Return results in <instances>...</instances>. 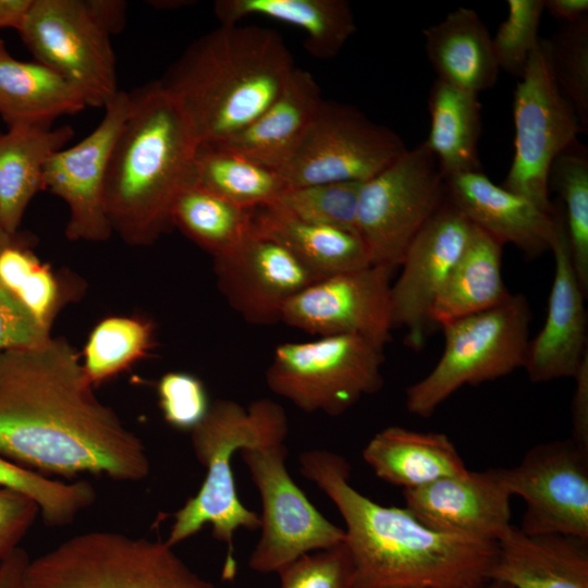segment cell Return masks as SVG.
I'll use <instances>...</instances> for the list:
<instances>
[{
    "label": "cell",
    "mask_w": 588,
    "mask_h": 588,
    "mask_svg": "<svg viewBox=\"0 0 588 588\" xmlns=\"http://www.w3.org/2000/svg\"><path fill=\"white\" fill-rule=\"evenodd\" d=\"M507 17L492 37L493 52L500 71L520 78L529 56L536 47L543 0H509Z\"/></svg>",
    "instance_id": "40"
},
{
    "label": "cell",
    "mask_w": 588,
    "mask_h": 588,
    "mask_svg": "<svg viewBox=\"0 0 588 588\" xmlns=\"http://www.w3.org/2000/svg\"><path fill=\"white\" fill-rule=\"evenodd\" d=\"M363 458L380 479L403 490L467 470L446 434L399 426L377 432L364 448Z\"/></svg>",
    "instance_id": "26"
},
{
    "label": "cell",
    "mask_w": 588,
    "mask_h": 588,
    "mask_svg": "<svg viewBox=\"0 0 588 588\" xmlns=\"http://www.w3.org/2000/svg\"><path fill=\"white\" fill-rule=\"evenodd\" d=\"M287 428L283 407L269 399L254 401L248 409L231 400L211 404L192 430L193 450L206 477L198 492L173 515L166 542L173 547L210 524L213 538L228 548L223 577L232 578L236 569L234 534L241 527L259 529L260 516L238 499L231 461L236 451L284 442Z\"/></svg>",
    "instance_id": "5"
},
{
    "label": "cell",
    "mask_w": 588,
    "mask_h": 588,
    "mask_svg": "<svg viewBox=\"0 0 588 588\" xmlns=\"http://www.w3.org/2000/svg\"><path fill=\"white\" fill-rule=\"evenodd\" d=\"M38 513L33 499L0 486V561L17 549Z\"/></svg>",
    "instance_id": "44"
},
{
    "label": "cell",
    "mask_w": 588,
    "mask_h": 588,
    "mask_svg": "<svg viewBox=\"0 0 588 588\" xmlns=\"http://www.w3.org/2000/svg\"><path fill=\"white\" fill-rule=\"evenodd\" d=\"M322 100L314 75L295 68L281 94L258 119L213 147L278 170L299 144Z\"/></svg>",
    "instance_id": "23"
},
{
    "label": "cell",
    "mask_w": 588,
    "mask_h": 588,
    "mask_svg": "<svg viewBox=\"0 0 588 588\" xmlns=\"http://www.w3.org/2000/svg\"><path fill=\"white\" fill-rule=\"evenodd\" d=\"M383 350L354 335L277 346L266 372L270 390L307 413L339 416L383 385Z\"/></svg>",
    "instance_id": "8"
},
{
    "label": "cell",
    "mask_w": 588,
    "mask_h": 588,
    "mask_svg": "<svg viewBox=\"0 0 588 588\" xmlns=\"http://www.w3.org/2000/svg\"><path fill=\"white\" fill-rule=\"evenodd\" d=\"M155 327L142 317L110 316L91 330L84 348V371L93 385L120 373L152 348Z\"/></svg>",
    "instance_id": "36"
},
{
    "label": "cell",
    "mask_w": 588,
    "mask_h": 588,
    "mask_svg": "<svg viewBox=\"0 0 588 588\" xmlns=\"http://www.w3.org/2000/svg\"><path fill=\"white\" fill-rule=\"evenodd\" d=\"M130 98L109 160L105 201L113 233L128 245L149 246L173 228V207L194 185L199 144L159 81Z\"/></svg>",
    "instance_id": "4"
},
{
    "label": "cell",
    "mask_w": 588,
    "mask_h": 588,
    "mask_svg": "<svg viewBox=\"0 0 588 588\" xmlns=\"http://www.w3.org/2000/svg\"><path fill=\"white\" fill-rule=\"evenodd\" d=\"M0 282L49 331L72 295L66 283L40 261L17 232L0 244Z\"/></svg>",
    "instance_id": "34"
},
{
    "label": "cell",
    "mask_w": 588,
    "mask_h": 588,
    "mask_svg": "<svg viewBox=\"0 0 588 588\" xmlns=\"http://www.w3.org/2000/svg\"><path fill=\"white\" fill-rule=\"evenodd\" d=\"M405 507L427 526L498 542L511 527V492L500 468L465 470L403 490Z\"/></svg>",
    "instance_id": "19"
},
{
    "label": "cell",
    "mask_w": 588,
    "mask_h": 588,
    "mask_svg": "<svg viewBox=\"0 0 588 588\" xmlns=\"http://www.w3.org/2000/svg\"><path fill=\"white\" fill-rule=\"evenodd\" d=\"M548 40L558 86L588 133V15L565 23Z\"/></svg>",
    "instance_id": "39"
},
{
    "label": "cell",
    "mask_w": 588,
    "mask_h": 588,
    "mask_svg": "<svg viewBox=\"0 0 588 588\" xmlns=\"http://www.w3.org/2000/svg\"><path fill=\"white\" fill-rule=\"evenodd\" d=\"M277 574L280 588H359L355 564L344 542L304 554Z\"/></svg>",
    "instance_id": "41"
},
{
    "label": "cell",
    "mask_w": 588,
    "mask_h": 588,
    "mask_svg": "<svg viewBox=\"0 0 588 588\" xmlns=\"http://www.w3.org/2000/svg\"><path fill=\"white\" fill-rule=\"evenodd\" d=\"M172 548L161 540L88 531L29 560L22 588H216Z\"/></svg>",
    "instance_id": "6"
},
{
    "label": "cell",
    "mask_w": 588,
    "mask_h": 588,
    "mask_svg": "<svg viewBox=\"0 0 588 588\" xmlns=\"http://www.w3.org/2000/svg\"><path fill=\"white\" fill-rule=\"evenodd\" d=\"M444 198V179L425 142L363 182L356 230L370 264L396 269Z\"/></svg>",
    "instance_id": "11"
},
{
    "label": "cell",
    "mask_w": 588,
    "mask_h": 588,
    "mask_svg": "<svg viewBox=\"0 0 588 588\" xmlns=\"http://www.w3.org/2000/svg\"><path fill=\"white\" fill-rule=\"evenodd\" d=\"M130 93L119 90L103 108L98 125L83 139L56 152L44 172V191L69 209L70 241L105 242L113 234L105 201V185L114 142L127 117Z\"/></svg>",
    "instance_id": "16"
},
{
    "label": "cell",
    "mask_w": 588,
    "mask_h": 588,
    "mask_svg": "<svg viewBox=\"0 0 588 588\" xmlns=\"http://www.w3.org/2000/svg\"><path fill=\"white\" fill-rule=\"evenodd\" d=\"M445 197L476 228L502 245L535 258L550 249L558 231L556 206L541 210L527 198L494 184L482 171L444 180Z\"/></svg>",
    "instance_id": "21"
},
{
    "label": "cell",
    "mask_w": 588,
    "mask_h": 588,
    "mask_svg": "<svg viewBox=\"0 0 588 588\" xmlns=\"http://www.w3.org/2000/svg\"><path fill=\"white\" fill-rule=\"evenodd\" d=\"M363 182H332L286 188L272 205L311 223L357 234L356 217Z\"/></svg>",
    "instance_id": "38"
},
{
    "label": "cell",
    "mask_w": 588,
    "mask_h": 588,
    "mask_svg": "<svg viewBox=\"0 0 588 588\" xmlns=\"http://www.w3.org/2000/svg\"><path fill=\"white\" fill-rule=\"evenodd\" d=\"M295 68L275 30L220 24L195 39L159 82L180 106L199 146H213L258 119Z\"/></svg>",
    "instance_id": "3"
},
{
    "label": "cell",
    "mask_w": 588,
    "mask_h": 588,
    "mask_svg": "<svg viewBox=\"0 0 588 588\" xmlns=\"http://www.w3.org/2000/svg\"><path fill=\"white\" fill-rule=\"evenodd\" d=\"M0 486L16 490L39 506L49 526H65L83 510L94 504L96 491L86 480L66 483L50 479L0 455Z\"/></svg>",
    "instance_id": "37"
},
{
    "label": "cell",
    "mask_w": 588,
    "mask_h": 588,
    "mask_svg": "<svg viewBox=\"0 0 588 588\" xmlns=\"http://www.w3.org/2000/svg\"><path fill=\"white\" fill-rule=\"evenodd\" d=\"M159 406L166 421L181 430H193L210 407L204 383L195 376L171 371L157 385Z\"/></svg>",
    "instance_id": "42"
},
{
    "label": "cell",
    "mask_w": 588,
    "mask_h": 588,
    "mask_svg": "<svg viewBox=\"0 0 588 588\" xmlns=\"http://www.w3.org/2000/svg\"><path fill=\"white\" fill-rule=\"evenodd\" d=\"M395 269L369 265L317 280L285 305L281 321L321 336L354 335L383 350L391 340V278Z\"/></svg>",
    "instance_id": "15"
},
{
    "label": "cell",
    "mask_w": 588,
    "mask_h": 588,
    "mask_svg": "<svg viewBox=\"0 0 588 588\" xmlns=\"http://www.w3.org/2000/svg\"><path fill=\"white\" fill-rule=\"evenodd\" d=\"M500 469L512 497L526 504L522 531L588 539L587 450L572 439L540 443L519 464Z\"/></svg>",
    "instance_id": "14"
},
{
    "label": "cell",
    "mask_w": 588,
    "mask_h": 588,
    "mask_svg": "<svg viewBox=\"0 0 588 588\" xmlns=\"http://www.w3.org/2000/svg\"><path fill=\"white\" fill-rule=\"evenodd\" d=\"M551 252L554 277L544 323L529 341L524 368L531 382L574 378L587 351V315L584 292L575 272L561 206Z\"/></svg>",
    "instance_id": "20"
},
{
    "label": "cell",
    "mask_w": 588,
    "mask_h": 588,
    "mask_svg": "<svg viewBox=\"0 0 588 588\" xmlns=\"http://www.w3.org/2000/svg\"><path fill=\"white\" fill-rule=\"evenodd\" d=\"M473 588H514V587L502 581L487 579Z\"/></svg>",
    "instance_id": "49"
},
{
    "label": "cell",
    "mask_w": 588,
    "mask_h": 588,
    "mask_svg": "<svg viewBox=\"0 0 588 588\" xmlns=\"http://www.w3.org/2000/svg\"><path fill=\"white\" fill-rule=\"evenodd\" d=\"M406 149L392 128L353 106L323 99L299 144L277 171L287 188L365 182Z\"/></svg>",
    "instance_id": "12"
},
{
    "label": "cell",
    "mask_w": 588,
    "mask_h": 588,
    "mask_svg": "<svg viewBox=\"0 0 588 588\" xmlns=\"http://www.w3.org/2000/svg\"><path fill=\"white\" fill-rule=\"evenodd\" d=\"M194 185L246 210L274 204L287 188L277 170L213 146H199Z\"/></svg>",
    "instance_id": "32"
},
{
    "label": "cell",
    "mask_w": 588,
    "mask_h": 588,
    "mask_svg": "<svg viewBox=\"0 0 588 588\" xmlns=\"http://www.w3.org/2000/svg\"><path fill=\"white\" fill-rule=\"evenodd\" d=\"M33 0H0V29L19 30L32 5Z\"/></svg>",
    "instance_id": "48"
},
{
    "label": "cell",
    "mask_w": 588,
    "mask_h": 588,
    "mask_svg": "<svg viewBox=\"0 0 588 588\" xmlns=\"http://www.w3.org/2000/svg\"><path fill=\"white\" fill-rule=\"evenodd\" d=\"M531 309L523 294L441 327L442 355L433 369L406 389L409 413L429 418L453 393L524 367Z\"/></svg>",
    "instance_id": "7"
},
{
    "label": "cell",
    "mask_w": 588,
    "mask_h": 588,
    "mask_svg": "<svg viewBox=\"0 0 588 588\" xmlns=\"http://www.w3.org/2000/svg\"><path fill=\"white\" fill-rule=\"evenodd\" d=\"M252 211L192 185L177 198L172 211V224L217 258L234 249L249 235Z\"/></svg>",
    "instance_id": "33"
},
{
    "label": "cell",
    "mask_w": 588,
    "mask_h": 588,
    "mask_svg": "<svg viewBox=\"0 0 588 588\" xmlns=\"http://www.w3.org/2000/svg\"><path fill=\"white\" fill-rule=\"evenodd\" d=\"M549 187L561 197V209L578 281L588 293V154L577 140L553 162Z\"/></svg>",
    "instance_id": "35"
},
{
    "label": "cell",
    "mask_w": 588,
    "mask_h": 588,
    "mask_svg": "<svg viewBox=\"0 0 588 588\" xmlns=\"http://www.w3.org/2000/svg\"><path fill=\"white\" fill-rule=\"evenodd\" d=\"M497 543L488 579L514 588H588V539L528 535L511 525Z\"/></svg>",
    "instance_id": "22"
},
{
    "label": "cell",
    "mask_w": 588,
    "mask_h": 588,
    "mask_svg": "<svg viewBox=\"0 0 588 588\" xmlns=\"http://www.w3.org/2000/svg\"><path fill=\"white\" fill-rule=\"evenodd\" d=\"M238 452L262 502L261 534L248 560L250 569L278 573L304 554L344 542V529L328 520L290 476L284 442Z\"/></svg>",
    "instance_id": "13"
},
{
    "label": "cell",
    "mask_w": 588,
    "mask_h": 588,
    "mask_svg": "<svg viewBox=\"0 0 588 588\" xmlns=\"http://www.w3.org/2000/svg\"><path fill=\"white\" fill-rule=\"evenodd\" d=\"M213 13L222 25L260 15L296 26L308 53L322 60L336 57L357 29L346 0H217Z\"/></svg>",
    "instance_id": "30"
},
{
    "label": "cell",
    "mask_w": 588,
    "mask_h": 588,
    "mask_svg": "<svg viewBox=\"0 0 588 588\" xmlns=\"http://www.w3.org/2000/svg\"><path fill=\"white\" fill-rule=\"evenodd\" d=\"M63 338L0 353V455L35 471L119 481L150 470L143 441L96 396Z\"/></svg>",
    "instance_id": "1"
},
{
    "label": "cell",
    "mask_w": 588,
    "mask_h": 588,
    "mask_svg": "<svg viewBox=\"0 0 588 588\" xmlns=\"http://www.w3.org/2000/svg\"><path fill=\"white\" fill-rule=\"evenodd\" d=\"M87 107L72 83L40 62L15 59L0 38V118L8 127H51L57 119Z\"/></svg>",
    "instance_id": "27"
},
{
    "label": "cell",
    "mask_w": 588,
    "mask_h": 588,
    "mask_svg": "<svg viewBox=\"0 0 588 588\" xmlns=\"http://www.w3.org/2000/svg\"><path fill=\"white\" fill-rule=\"evenodd\" d=\"M74 136L70 125H14L0 132V228L14 234L34 196L44 191L49 159Z\"/></svg>",
    "instance_id": "25"
},
{
    "label": "cell",
    "mask_w": 588,
    "mask_h": 588,
    "mask_svg": "<svg viewBox=\"0 0 588 588\" xmlns=\"http://www.w3.org/2000/svg\"><path fill=\"white\" fill-rule=\"evenodd\" d=\"M544 11L554 19L573 23L588 15V0H543Z\"/></svg>",
    "instance_id": "47"
},
{
    "label": "cell",
    "mask_w": 588,
    "mask_h": 588,
    "mask_svg": "<svg viewBox=\"0 0 588 588\" xmlns=\"http://www.w3.org/2000/svg\"><path fill=\"white\" fill-rule=\"evenodd\" d=\"M299 470L339 510L359 588H473L488 579L497 542L431 528L405 506L370 500L351 486L338 453L305 451Z\"/></svg>",
    "instance_id": "2"
},
{
    "label": "cell",
    "mask_w": 588,
    "mask_h": 588,
    "mask_svg": "<svg viewBox=\"0 0 588 588\" xmlns=\"http://www.w3.org/2000/svg\"><path fill=\"white\" fill-rule=\"evenodd\" d=\"M252 230L282 245L320 279L371 265L358 234L301 220L275 205L252 211Z\"/></svg>",
    "instance_id": "28"
},
{
    "label": "cell",
    "mask_w": 588,
    "mask_h": 588,
    "mask_svg": "<svg viewBox=\"0 0 588 588\" xmlns=\"http://www.w3.org/2000/svg\"><path fill=\"white\" fill-rule=\"evenodd\" d=\"M473 224L446 197L408 246L402 271L391 285L393 328L406 330L405 343L424 347L432 324L430 310L462 255Z\"/></svg>",
    "instance_id": "17"
},
{
    "label": "cell",
    "mask_w": 588,
    "mask_h": 588,
    "mask_svg": "<svg viewBox=\"0 0 588 588\" xmlns=\"http://www.w3.org/2000/svg\"><path fill=\"white\" fill-rule=\"evenodd\" d=\"M218 287L246 321H281L285 305L320 280L279 243L255 233L228 254L213 258Z\"/></svg>",
    "instance_id": "18"
},
{
    "label": "cell",
    "mask_w": 588,
    "mask_h": 588,
    "mask_svg": "<svg viewBox=\"0 0 588 588\" xmlns=\"http://www.w3.org/2000/svg\"><path fill=\"white\" fill-rule=\"evenodd\" d=\"M28 562L26 552L21 548L0 561V588H22Z\"/></svg>",
    "instance_id": "46"
},
{
    "label": "cell",
    "mask_w": 588,
    "mask_h": 588,
    "mask_svg": "<svg viewBox=\"0 0 588 588\" xmlns=\"http://www.w3.org/2000/svg\"><path fill=\"white\" fill-rule=\"evenodd\" d=\"M427 58L438 79L479 95L492 88L500 69L492 36L480 16L458 8L422 29Z\"/></svg>",
    "instance_id": "24"
},
{
    "label": "cell",
    "mask_w": 588,
    "mask_h": 588,
    "mask_svg": "<svg viewBox=\"0 0 588 588\" xmlns=\"http://www.w3.org/2000/svg\"><path fill=\"white\" fill-rule=\"evenodd\" d=\"M430 128L425 144L443 179L482 171L478 155L481 105L478 95L436 79L428 96Z\"/></svg>",
    "instance_id": "31"
},
{
    "label": "cell",
    "mask_w": 588,
    "mask_h": 588,
    "mask_svg": "<svg viewBox=\"0 0 588 588\" xmlns=\"http://www.w3.org/2000/svg\"><path fill=\"white\" fill-rule=\"evenodd\" d=\"M572 401V440L588 451V353L574 376Z\"/></svg>",
    "instance_id": "45"
},
{
    "label": "cell",
    "mask_w": 588,
    "mask_h": 588,
    "mask_svg": "<svg viewBox=\"0 0 588 588\" xmlns=\"http://www.w3.org/2000/svg\"><path fill=\"white\" fill-rule=\"evenodd\" d=\"M17 32L35 60L72 83L88 107L103 109L119 93L113 32L97 0H33Z\"/></svg>",
    "instance_id": "10"
},
{
    "label": "cell",
    "mask_w": 588,
    "mask_h": 588,
    "mask_svg": "<svg viewBox=\"0 0 588 588\" xmlns=\"http://www.w3.org/2000/svg\"><path fill=\"white\" fill-rule=\"evenodd\" d=\"M502 248L499 241L473 225L462 255L431 307L432 327L486 311L511 297L502 278Z\"/></svg>",
    "instance_id": "29"
},
{
    "label": "cell",
    "mask_w": 588,
    "mask_h": 588,
    "mask_svg": "<svg viewBox=\"0 0 588 588\" xmlns=\"http://www.w3.org/2000/svg\"><path fill=\"white\" fill-rule=\"evenodd\" d=\"M513 119L514 155L501 186L552 213L551 167L583 130L555 81L547 38H539L516 85Z\"/></svg>",
    "instance_id": "9"
},
{
    "label": "cell",
    "mask_w": 588,
    "mask_h": 588,
    "mask_svg": "<svg viewBox=\"0 0 588 588\" xmlns=\"http://www.w3.org/2000/svg\"><path fill=\"white\" fill-rule=\"evenodd\" d=\"M15 234V233H14ZM8 235L0 228V244ZM51 336L0 282V353L39 345Z\"/></svg>",
    "instance_id": "43"
}]
</instances>
